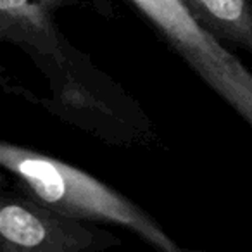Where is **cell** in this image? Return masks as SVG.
Here are the masks:
<instances>
[{
	"label": "cell",
	"instance_id": "2",
	"mask_svg": "<svg viewBox=\"0 0 252 252\" xmlns=\"http://www.w3.org/2000/svg\"><path fill=\"white\" fill-rule=\"evenodd\" d=\"M193 71L252 128V73L204 28L182 0H131Z\"/></svg>",
	"mask_w": 252,
	"mask_h": 252
},
{
	"label": "cell",
	"instance_id": "5",
	"mask_svg": "<svg viewBox=\"0 0 252 252\" xmlns=\"http://www.w3.org/2000/svg\"><path fill=\"white\" fill-rule=\"evenodd\" d=\"M182 4L213 35L252 54V9L247 0H182Z\"/></svg>",
	"mask_w": 252,
	"mask_h": 252
},
{
	"label": "cell",
	"instance_id": "4",
	"mask_svg": "<svg viewBox=\"0 0 252 252\" xmlns=\"http://www.w3.org/2000/svg\"><path fill=\"white\" fill-rule=\"evenodd\" d=\"M69 0H0V43L12 42L64 61L56 12Z\"/></svg>",
	"mask_w": 252,
	"mask_h": 252
},
{
	"label": "cell",
	"instance_id": "1",
	"mask_svg": "<svg viewBox=\"0 0 252 252\" xmlns=\"http://www.w3.org/2000/svg\"><path fill=\"white\" fill-rule=\"evenodd\" d=\"M0 166L14 175L33 199L59 213L78 220L116 223L161 251H180L149 214L83 169L4 140H0Z\"/></svg>",
	"mask_w": 252,
	"mask_h": 252
},
{
	"label": "cell",
	"instance_id": "3",
	"mask_svg": "<svg viewBox=\"0 0 252 252\" xmlns=\"http://www.w3.org/2000/svg\"><path fill=\"white\" fill-rule=\"evenodd\" d=\"M112 235L94 230L36 199L0 195V251L81 252L114 244Z\"/></svg>",
	"mask_w": 252,
	"mask_h": 252
}]
</instances>
